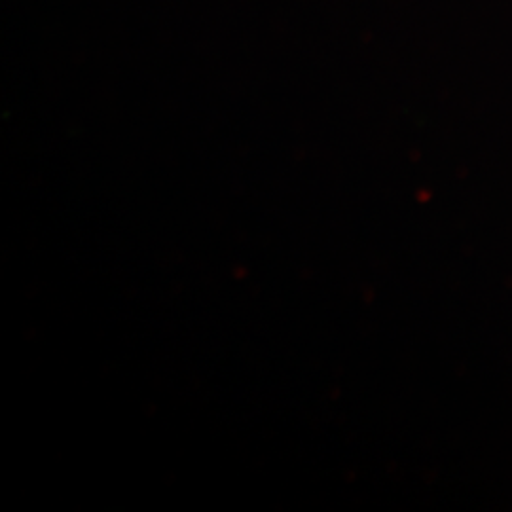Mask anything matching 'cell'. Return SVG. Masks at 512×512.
I'll return each mask as SVG.
<instances>
[]
</instances>
